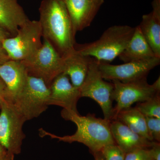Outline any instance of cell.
<instances>
[{"label":"cell","instance_id":"1","mask_svg":"<svg viewBox=\"0 0 160 160\" xmlns=\"http://www.w3.org/2000/svg\"><path fill=\"white\" fill-rule=\"evenodd\" d=\"M39 11L43 38L62 57L74 51L76 34L63 0H43Z\"/></svg>","mask_w":160,"mask_h":160},{"label":"cell","instance_id":"2","mask_svg":"<svg viewBox=\"0 0 160 160\" xmlns=\"http://www.w3.org/2000/svg\"><path fill=\"white\" fill-rule=\"evenodd\" d=\"M61 115L66 121H71L76 125L77 129L75 133L58 136L41 128L39 135L41 137L49 136L65 142L82 143L88 147L93 155L100 152L106 145L115 143L110 129V121L97 118L94 114L82 116L78 112L64 109L62 110Z\"/></svg>","mask_w":160,"mask_h":160},{"label":"cell","instance_id":"3","mask_svg":"<svg viewBox=\"0 0 160 160\" xmlns=\"http://www.w3.org/2000/svg\"><path fill=\"white\" fill-rule=\"evenodd\" d=\"M135 27L127 25L111 26L100 38L92 42L76 44L75 49L80 54L103 62L113 61L124 51L134 33Z\"/></svg>","mask_w":160,"mask_h":160},{"label":"cell","instance_id":"4","mask_svg":"<svg viewBox=\"0 0 160 160\" xmlns=\"http://www.w3.org/2000/svg\"><path fill=\"white\" fill-rule=\"evenodd\" d=\"M50 89L43 80L28 75L24 89L12 102L25 121L38 118L49 106Z\"/></svg>","mask_w":160,"mask_h":160},{"label":"cell","instance_id":"5","mask_svg":"<svg viewBox=\"0 0 160 160\" xmlns=\"http://www.w3.org/2000/svg\"><path fill=\"white\" fill-rule=\"evenodd\" d=\"M42 27L39 21L29 20L14 37L2 41L3 49L9 60L24 61L31 58L42 46Z\"/></svg>","mask_w":160,"mask_h":160},{"label":"cell","instance_id":"6","mask_svg":"<svg viewBox=\"0 0 160 160\" xmlns=\"http://www.w3.org/2000/svg\"><path fill=\"white\" fill-rule=\"evenodd\" d=\"M99 68V61L92 58L85 81L79 88L81 98H89L99 105L104 118L111 121L113 115L112 93L114 85L104 80Z\"/></svg>","mask_w":160,"mask_h":160},{"label":"cell","instance_id":"7","mask_svg":"<svg viewBox=\"0 0 160 160\" xmlns=\"http://www.w3.org/2000/svg\"><path fill=\"white\" fill-rule=\"evenodd\" d=\"M21 62L29 75L42 79L49 88L53 80L63 72L64 58L46 40L31 58Z\"/></svg>","mask_w":160,"mask_h":160},{"label":"cell","instance_id":"8","mask_svg":"<svg viewBox=\"0 0 160 160\" xmlns=\"http://www.w3.org/2000/svg\"><path fill=\"white\" fill-rule=\"evenodd\" d=\"M112 82L114 85L112 98L117 104L113 107L112 120L122 109L131 107L135 103L144 102L160 93V77L152 85L148 83L147 78L127 83L117 80L112 81Z\"/></svg>","mask_w":160,"mask_h":160},{"label":"cell","instance_id":"9","mask_svg":"<svg viewBox=\"0 0 160 160\" xmlns=\"http://www.w3.org/2000/svg\"><path fill=\"white\" fill-rule=\"evenodd\" d=\"M25 120L10 102L3 99L0 108V144L6 151L18 154L26 135L23 131Z\"/></svg>","mask_w":160,"mask_h":160},{"label":"cell","instance_id":"10","mask_svg":"<svg viewBox=\"0 0 160 160\" xmlns=\"http://www.w3.org/2000/svg\"><path fill=\"white\" fill-rule=\"evenodd\" d=\"M160 63V58L157 57L119 65L99 62V68L104 79L127 83L147 78L149 72Z\"/></svg>","mask_w":160,"mask_h":160},{"label":"cell","instance_id":"11","mask_svg":"<svg viewBox=\"0 0 160 160\" xmlns=\"http://www.w3.org/2000/svg\"><path fill=\"white\" fill-rule=\"evenodd\" d=\"M49 105L62 107L68 111L78 112L77 103L81 98L79 89L75 87L67 75L62 73L49 86Z\"/></svg>","mask_w":160,"mask_h":160},{"label":"cell","instance_id":"12","mask_svg":"<svg viewBox=\"0 0 160 160\" xmlns=\"http://www.w3.org/2000/svg\"><path fill=\"white\" fill-rule=\"evenodd\" d=\"M28 75L26 67L21 61L9 59L0 64V77L6 88L4 99L12 102L24 89Z\"/></svg>","mask_w":160,"mask_h":160},{"label":"cell","instance_id":"13","mask_svg":"<svg viewBox=\"0 0 160 160\" xmlns=\"http://www.w3.org/2000/svg\"><path fill=\"white\" fill-rule=\"evenodd\" d=\"M72 21L75 33L89 27L104 0H63Z\"/></svg>","mask_w":160,"mask_h":160},{"label":"cell","instance_id":"14","mask_svg":"<svg viewBox=\"0 0 160 160\" xmlns=\"http://www.w3.org/2000/svg\"><path fill=\"white\" fill-rule=\"evenodd\" d=\"M110 127L115 142L126 153L138 148H151L154 142L135 133L118 120H111Z\"/></svg>","mask_w":160,"mask_h":160},{"label":"cell","instance_id":"15","mask_svg":"<svg viewBox=\"0 0 160 160\" xmlns=\"http://www.w3.org/2000/svg\"><path fill=\"white\" fill-rule=\"evenodd\" d=\"M29 20L18 0H0V26L12 37L17 34L20 26Z\"/></svg>","mask_w":160,"mask_h":160},{"label":"cell","instance_id":"16","mask_svg":"<svg viewBox=\"0 0 160 160\" xmlns=\"http://www.w3.org/2000/svg\"><path fill=\"white\" fill-rule=\"evenodd\" d=\"M155 57H157L143 37L138 26L135 27L131 38L119 56L120 60L125 63L144 61Z\"/></svg>","mask_w":160,"mask_h":160},{"label":"cell","instance_id":"17","mask_svg":"<svg viewBox=\"0 0 160 160\" xmlns=\"http://www.w3.org/2000/svg\"><path fill=\"white\" fill-rule=\"evenodd\" d=\"M63 58L62 73L67 75L72 84L79 89L87 76L92 58L80 54L75 49Z\"/></svg>","mask_w":160,"mask_h":160},{"label":"cell","instance_id":"18","mask_svg":"<svg viewBox=\"0 0 160 160\" xmlns=\"http://www.w3.org/2000/svg\"><path fill=\"white\" fill-rule=\"evenodd\" d=\"M146 42L156 56L160 58V18L152 12L144 15L138 25Z\"/></svg>","mask_w":160,"mask_h":160},{"label":"cell","instance_id":"19","mask_svg":"<svg viewBox=\"0 0 160 160\" xmlns=\"http://www.w3.org/2000/svg\"><path fill=\"white\" fill-rule=\"evenodd\" d=\"M112 120H118L135 133L153 142L147 129L146 118L135 107L122 109Z\"/></svg>","mask_w":160,"mask_h":160},{"label":"cell","instance_id":"20","mask_svg":"<svg viewBox=\"0 0 160 160\" xmlns=\"http://www.w3.org/2000/svg\"><path fill=\"white\" fill-rule=\"evenodd\" d=\"M135 107L146 117L160 119V93L138 103Z\"/></svg>","mask_w":160,"mask_h":160},{"label":"cell","instance_id":"21","mask_svg":"<svg viewBox=\"0 0 160 160\" xmlns=\"http://www.w3.org/2000/svg\"><path fill=\"white\" fill-rule=\"evenodd\" d=\"M103 160H125L126 152L116 143L105 146L100 152Z\"/></svg>","mask_w":160,"mask_h":160},{"label":"cell","instance_id":"22","mask_svg":"<svg viewBox=\"0 0 160 160\" xmlns=\"http://www.w3.org/2000/svg\"><path fill=\"white\" fill-rule=\"evenodd\" d=\"M125 160H153L150 148H138L126 153Z\"/></svg>","mask_w":160,"mask_h":160},{"label":"cell","instance_id":"23","mask_svg":"<svg viewBox=\"0 0 160 160\" xmlns=\"http://www.w3.org/2000/svg\"><path fill=\"white\" fill-rule=\"evenodd\" d=\"M146 125L150 137L153 142H160V119L146 117Z\"/></svg>","mask_w":160,"mask_h":160},{"label":"cell","instance_id":"24","mask_svg":"<svg viewBox=\"0 0 160 160\" xmlns=\"http://www.w3.org/2000/svg\"><path fill=\"white\" fill-rule=\"evenodd\" d=\"M153 160H160V142H154L151 148Z\"/></svg>","mask_w":160,"mask_h":160},{"label":"cell","instance_id":"25","mask_svg":"<svg viewBox=\"0 0 160 160\" xmlns=\"http://www.w3.org/2000/svg\"><path fill=\"white\" fill-rule=\"evenodd\" d=\"M152 13L160 18V0H153L152 2Z\"/></svg>","mask_w":160,"mask_h":160},{"label":"cell","instance_id":"26","mask_svg":"<svg viewBox=\"0 0 160 160\" xmlns=\"http://www.w3.org/2000/svg\"><path fill=\"white\" fill-rule=\"evenodd\" d=\"M6 88L5 83L3 82L2 78L0 77V108L1 103L3 99L6 96Z\"/></svg>","mask_w":160,"mask_h":160},{"label":"cell","instance_id":"27","mask_svg":"<svg viewBox=\"0 0 160 160\" xmlns=\"http://www.w3.org/2000/svg\"><path fill=\"white\" fill-rule=\"evenodd\" d=\"M9 60L8 56L6 54L5 50L3 49L2 42L0 41V60L3 63Z\"/></svg>","mask_w":160,"mask_h":160},{"label":"cell","instance_id":"28","mask_svg":"<svg viewBox=\"0 0 160 160\" xmlns=\"http://www.w3.org/2000/svg\"><path fill=\"white\" fill-rule=\"evenodd\" d=\"M10 37H12L11 35L0 26V41L2 42L3 40Z\"/></svg>","mask_w":160,"mask_h":160},{"label":"cell","instance_id":"29","mask_svg":"<svg viewBox=\"0 0 160 160\" xmlns=\"http://www.w3.org/2000/svg\"><path fill=\"white\" fill-rule=\"evenodd\" d=\"M14 155L9 153L4 157H0V160H13Z\"/></svg>","mask_w":160,"mask_h":160},{"label":"cell","instance_id":"30","mask_svg":"<svg viewBox=\"0 0 160 160\" xmlns=\"http://www.w3.org/2000/svg\"><path fill=\"white\" fill-rule=\"evenodd\" d=\"M9 153V152L6 151L0 144V157L5 156Z\"/></svg>","mask_w":160,"mask_h":160},{"label":"cell","instance_id":"31","mask_svg":"<svg viewBox=\"0 0 160 160\" xmlns=\"http://www.w3.org/2000/svg\"><path fill=\"white\" fill-rule=\"evenodd\" d=\"M94 156L95 158L94 160H103V158L102 157L100 152L94 155Z\"/></svg>","mask_w":160,"mask_h":160},{"label":"cell","instance_id":"32","mask_svg":"<svg viewBox=\"0 0 160 160\" xmlns=\"http://www.w3.org/2000/svg\"><path fill=\"white\" fill-rule=\"evenodd\" d=\"M2 61H1V60H0V64H1V63H2Z\"/></svg>","mask_w":160,"mask_h":160}]
</instances>
